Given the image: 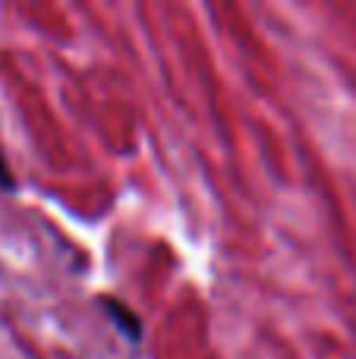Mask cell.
<instances>
[{"label": "cell", "instance_id": "cell-1", "mask_svg": "<svg viewBox=\"0 0 356 359\" xmlns=\"http://www.w3.org/2000/svg\"><path fill=\"white\" fill-rule=\"evenodd\" d=\"M98 303L104 306V312L114 318V322H117V328L123 331L130 341H142V318H139L130 306L120 303V299H114V297H101Z\"/></svg>", "mask_w": 356, "mask_h": 359}]
</instances>
